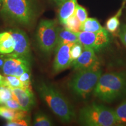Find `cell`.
<instances>
[{
  "label": "cell",
  "instance_id": "12",
  "mask_svg": "<svg viewBox=\"0 0 126 126\" xmlns=\"http://www.w3.org/2000/svg\"><path fill=\"white\" fill-rule=\"evenodd\" d=\"M10 89L12 99L19 104L23 110L29 111L35 105V99L32 89L28 88H10Z\"/></svg>",
  "mask_w": 126,
  "mask_h": 126
},
{
  "label": "cell",
  "instance_id": "5",
  "mask_svg": "<svg viewBox=\"0 0 126 126\" xmlns=\"http://www.w3.org/2000/svg\"><path fill=\"white\" fill-rule=\"evenodd\" d=\"M1 12L12 21L29 26L36 17V8L33 0H2Z\"/></svg>",
  "mask_w": 126,
  "mask_h": 126
},
{
  "label": "cell",
  "instance_id": "14",
  "mask_svg": "<svg viewBox=\"0 0 126 126\" xmlns=\"http://www.w3.org/2000/svg\"><path fill=\"white\" fill-rule=\"evenodd\" d=\"M15 42L9 31L0 33V54H11L14 50Z\"/></svg>",
  "mask_w": 126,
  "mask_h": 126
},
{
  "label": "cell",
  "instance_id": "32",
  "mask_svg": "<svg viewBox=\"0 0 126 126\" xmlns=\"http://www.w3.org/2000/svg\"><path fill=\"white\" fill-rule=\"evenodd\" d=\"M1 4H2V0H0V8L1 7Z\"/></svg>",
  "mask_w": 126,
  "mask_h": 126
},
{
  "label": "cell",
  "instance_id": "27",
  "mask_svg": "<svg viewBox=\"0 0 126 126\" xmlns=\"http://www.w3.org/2000/svg\"><path fill=\"white\" fill-rule=\"evenodd\" d=\"M31 70H29L26 71H25L24 73H23L20 77H19V78L20 81L22 82V83L24 85L25 87L29 88V89L32 90V88L31 86Z\"/></svg>",
  "mask_w": 126,
  "mask_h": 126
},
{
  "label": "cell",
  "instance_id": "23",
  "mask_svg": "<svg viewBox=\"0 0 126 126\" xmlns=\"http://www.w3.org/2000/svg\"><path fill=\"white\" fill-rule=\"evenodd\" d=\"M12 98V94L10 88L5 86H0V105H4L7 100Z\"/></svg>",
  "mask_w": 126,
  "mask_h": 126
},
{
  "label": "cell",
  "instance_id": "2",
  "mask_svg": "<svg viewBox=\"0 0 126 126\" xmlns=\"http://www.w3.org/2000/svg\"><path fill=\"white\" fill-rule=\"evenodd\" d=\"M93 94L106 103H111L126 96V71L102 74Z\"/></svg>",
  "mask_w": 126,
  "mask_h": 126
},
{
  "label": "cell",
  "instance_id": "31",
  "mask_svg": "<svg viewBox=\"0 0 126 126\" xmlns=\"http://www.w3.org/2000/svg\"><path fill=\"white\" fill-rule=\"evenodd\" d=\"M5 86V81H4V77L0 74V86Z\"/></svg>",
  "mask_w": 126,
  "mask_h": 126
},
{
  "label": "cell",
  "instance_id": "13",
  "mask_svg": "<svg viewBox=\"0 0 126 126\" xmlns=\"http://www.w3.org/2000/svg\"><path fill=\"white\" fill-rule=\"evenodd\" d=\"M77 5V0H67L59 6L58 19L61 25L74 14Z\"/></svg>",
  "mask_w": 126,
  "mask_h": 126
},
{
  "label": "cell",
  "instance_id": "8",
  "mask_svg": "<svg viewBox=\"0 0 126 126\" xmlns=\"http://www.w3.org/2000/svg\"><path fill=\"white\" fill-rule=\"evenodd\" d=\"M13 37L15 47L12 53L8 56L22 58L32 61V53L29 37L24 31L19 29H12L8 31Z\"/></svg>",
  "mask_w": 126,
  "mask_h": 126
},
{
  "label": "cell",
  "instance_id": "10",
  "mask_svg": "<svg viewBox=\"0 0 126 126\" xmlns=\"http://www.w3.org/2000/svg\"><path fill=\"white\" fill-rule=\"evenodd\" d=\"M31 63L28 60L5 55L4 63L1 67L5 75H14L17 77L26 71L31 70Z\"/></svg>",
  "mask_w": 126,
  "mask_h": 126
},
{
  "label": "cell",
  "instance_id": "18",
  "mask_svg": "<svg viewBox=\"0 0 126 126\" xmlns=\"http://www.w3.org/2000/svg\"><path fill=\"white\" fill-rule=\"evenodd\" d=\"M101 24L96 18H88L82 23L81 31L89 32H96L103 29Z\"/></svg>",
  "mask_w": 126,
  "mask_h": 126
},
{
  "label": "cell",
  "instance_id": "15",
  "mask_svg": "<svg viewBox=\"0 0 126 126\" xmlns=\"http://www.w3.org/2000/svg\"><path fill=\"white\" fill-rule=\"evenodd\" d=\"M28 112L23 110L17 111L10 109L4 105L0 106V117L7 120V121L27 117Z\"/></svg>",
  "mask_w": 126,
  "mask_h": 126
},
{
  "label": "cell",
  "instance_id": "16",
  "mask_svg": "<svg viewBox=\"0 0 126 126\" xmlns=\"http://www.w3.org/2000/svg\"><path fill=\"white\" fill-rule=\"evenodd\" d=\"M76 42H78V37L77 33L69 31L64 28H59L57 45L74 43Z\"/></svg>",
  "mask_w": 126,
  "mask_h": 126
},
{
  "label": "cell",
  "instance_id": "33",
  "mask_svg": "<svg viewBox=\"0 0 126 126\" xmlns=\"http://www.w3.org/2000/svg\"></svg>",
  "mask_w": 126,
  "mask_h": 126
},
{
  "label": "cell",
  "instance_id": "24",
  "mask_svg": "<svg viewBox=\"0 0 126 126\" xmlns=\"http://www.w3.org/2000/svg\"><path fill=\"white\" fill-rule=\"evenodd\" d=\"M83 50V46L79 42H76L72 45L70 50V54L72 61L75 60L79 57Z\"/></svg>",
  "mask_w": 126,
  "mask_h": 126
},
{
  "label": "cell",
  "instance_id": "7",
  "mask_svg": "<svg viewBox=\"0 0 126 126\" xmlns=\"http://www.w3.org/2000/svg\"><path fill=\"white\" fill-rule=\"evenodd\" d=\"M78 42L83 47L92 48L95 52H99L109 45L110 37L109 32L103 28L96 32L80 31L77 33Z\"/></svg>",
  "mask_w": 126,
  "mask_h": 126
},
{
  "label": "cell",
  "instance_id": "22",
  "mask_svg": "<svg viewBox=\"0 0 126 126\" xmlns=\"http://www.w3.org/2000/svg\"><path fill=\"white\" fill-rule=\"evenodd\" d=\"M4 81L5 86L10 88H26L20 81L19 77L14 75H5V77H4Z\"/></svg>",
  "mask_w": 126,
  "mask_h": 126
},
{
  "label": "cell",
  "instance_id": "3",
  "mask_svg": "<svg viewBox=\"0 0 126 126\" xmlns=\"http://www.w3.org/2000/svg\"><path fill=\"white\" fill-rule=\"evenodd\" d=\"M102 74V70L99 64L77 71L68 82V88L78 98L86 99L93 92Z\"/></svg>",
  "mask_w": 126,
  "mask_h": 126
},
{
  "label": "cell",
  "instance_id": "21",
  "mask_svg": "<svg viewBox=\"0 0 126 126\" xmlns=\"http://www.w3.org/2000/svg\"><path fill=\"white\" fill-rule=\"evenodd\" d=\"M33 125L34 126H51L53 125V123L51 119L46 115L42 113H38L34 116Z\"/></svg>",
  "mask_w": 126,
  "mask_h": 126
},
{
  "label": "cell",
  "instance_id": "4",
  "mask_svg": "<svg viewBox=\"0 0 126 126\" xmlns=\"http://www.w3.org/2000/svg\"><path fill=\"white\" fill-rule=\"evenodd\" d=\"M78 121L84 126H117L114 110L96 102H92L79 110Z\"/></svg>",
  "mask_w": 126,
  "mask_h": 126
},
{
  "label": "cell",
  "instance_id": "19",
  "mask_svg": "<svg viewBox=\"0 0 126 126\" xmlns=\"http://www.w3.org/2000/svg\"><path fill=\"white\" fill-rule=\"evenodd\" d=\"M113 110L117 126H126V99Z\"/></svg>",
  "mask_w": 126,
  "mask_h": 126
},
{
  "label": "cell",
  "instance_id": "17",
  "mask_svg": "<svg viewBox=\"0 0 126 126\" xmlns=\"http://www.w3.org/2000/svg\"><path fill=\"white\" fill-rule=\"evenodd\" d=\"M124 7V3H123L122 7L118 11L117 13L107 20L106 24H105V26H106L105 28L109 32L111 33H114L119 30L120 26V22L119 18L120 16L122 15L123 9Z\"/></svg>",
  "mask_w": 126,
  "mask_h": 126
},
{
  "label": "cell",
  "instance_id": "6",
  "mask_svg": "<svg viewBox=\"0 0 126 126\" xmlns=\"http://www.w3.org/2000/svg\"><path fill=\"white\" fill-rule=\"evenodd\" d=\"M59 27L56 20L43 19L36 31V40L39 49L46 55H50L57 45Z\"/></svg>",
  "mask_w": 126,
  "mask_h": 126
},
{
  "label": "cell",
  "instance_id": "30",
  "mask_svg": "<svg viewBox=\"0 0 126 126\" xmlns=\"http://www.w3.org/2000/svg\"><path fill=\"white\" fill-rule=\"evenodd\" d=\"M52 1L55 3L57 5L60 6L61 4H63V2H65V1H67V0H52Z\"/></svg>",
  "mask_w": 126,
  "mask_h": 126
},
{
  "label": "cell",
  "instance_id": "1",
  "mask_svg": "<svg viewBox=\"0 0 126 126\" xmlns=\"http://www.w3.org/2000/svg\"><path fill=\"white\" fill-rule=\"evenodd\" d=\"M37 91L42 100L63 123H69L76 119L73 106L54 86L41 82L37 85Z\"/></svg>",
  "mask_w": 126,
  "mask_h": 126
},
{
  "label": "cell",
  "instance_id": "26",
  "mask_svg": "<svg viewBox=\"0 0 126 126\" xmlns=\"http://www.w3.org/2000/svg\"><path fill=\"white\" fill-rule=\"evenodd\" d=\"M74 15L76 16L77 18L80 20L81 23H83L88 18V14L85 8L78 4L76 9H75Z\"/></svg>",
  "mask_w": 126,
  "mask_h": 126
},
{
  "label": "cell",
  "instance_id": "25",
  "mask_svg": "<svg viewBox=\"0 0 126 126\" xmlns=\"http://www.w3.org/2000/svg\"><path fill=\"white\" fill-rule=\"evenodd\" d=\"M30 125V119L28 117L16 119L8 121L5 126H27Z\"/></svg>",
  "mask_w": 126,
  "mask_h": 126
},
{
  "label": "cell",
  "instance_id": "9",
  "mask_svg": "<svg viewBox=\"0 0 126 126\" xmlns=\"http://www.w3.org/2000/svg\"><path fill=\"white\" fill-rule=\"evenodd\" d=\"M74 43L59 44L55 48V56L53 64V72L58 74L71 66L72 60L70 50Z\"/></svg>",
  "mask_w": 126,
  "mask_h": 126
},
{
  "label": "cell",
  "instance_id": "11",
  "mask_svg": "<svg viewBox=\"0 0 126 126\" xmlns=\"http://www.w3.org/2000/svg\"><path fill=\"white\" fill-rule=\"evenodd\" d=\"M100 64L96 52L89 47H83L82 53L78 59L73 61L71 66L75 71L89 68Z\"/></svg>",
  "mask_w": 126,
  "mask_h": 126
},
{
  "label": "cell",
  "instance_id": "20",
  "mask_svg": "<svg viewBox=\"0 0 126 126\" xmlns=\"http://www.w3.org/2000/svg\"><path fill=\"white\" fill-rule=\"evenodd\" d=\"M82 23L80 20L77 18V17L74 14L70 17L62 25L64 26V28L67 29L69 31L73 32L75 33H78L79 32L81 31Z\"/></svg>",
  "mask_w": 126,
  "mask_h": 126
},
{
  "label": "cell",
  "instance_id": "28",
  "mask_svg": "<svg viewBox=\"0 0 126 126\" xmlns=\"http://www.w3.org/2000/svg\"><path fill=\"white\" fill-rule=\"evenodd\" d=\"M2 105H4V106L7 107V108L10 109L14 110H17V111H18V110H23V109L22 108V107L19 105V104L12 98L7 100V101ZM23 111H25V110H23Z\"/></svg>",
  "mask_w": 126,
  "mask_h": 126
},
{
  "label": "cell",
  "instance_id": "29",
  "mask_svg": "<svg viewBox=\"0 0 126 126\" xmlns=\"http://www.w3.org/2000/svg\"><path fill=\"white\" fill-rule=\"evenodd\" d=\"M119 37L121 42L126 47V24H123L122 26H120Z\"/></svg>",
  "mask_w": 126,
  "mask_h": 126
}]
</instances>
